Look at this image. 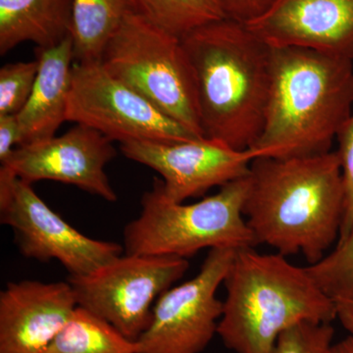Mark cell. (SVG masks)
<instances>
[{
	"label": "cell",
	"instance_id": "obj_1",
	"mask_svg": "<svg viewBox=\"0 0 353 353\" xmlns=\"http://www.w3.org/2000/svg\"><path fill=\"white\" fill-rule=\"evenodd\" d=\"M250 180L243 215L256 245L284 256L303 254L312 265L338 243L345 209L338 152L256 158Z\"/></svg>",
	"mask_w": 353,
	"mask_h": 353
},
{
	"label": "cell",
	"instance_id": "obj_2",
	"mask_svg": "<svg viewBox=\"0 0 353 353\" xmlns=\"http://www.w3.org/2000/svg\"><path fill=\"white\" fill-rule=\"evenodd\" d=\"M352 106V60L297 46L272 48L264 126L250 150L257 158L278 159L332 152Z\"/></svg>",
	"mask_w": 353,
	"mask_h": 353
},
{
	"label": "cell",
	"instance_id": "obj_3",
	"mask_svg": "<svg viewBox=\"0 0 353 353\" xmlns=\"http://www.w3.org/2000/svg\"><path fill=\"white\" fill-rule=\"evenodd\" d=\"M196 78L206 139L252 148L264 126L272 81V48L248 26L223 19L183 36Z\"/></svg>",
	"mask_w": 353,
	"mask_h": 353
},
{
	"label": "cell",
	"instance_id": "obj_4",
	"mask_svg": "<svg viewBox=\"0 0 353 353\" xmlns=\"http://www.w3.org/2000/svg\"><path fill=\"white\" fill-rule=\"evenodd\" d=\"M224 284L217 334L234 353H271L279 336L299 323L336 319V303L306 267L280 253L236 250Z\"/></svg>",
	"mask_w": 353,
	"mask_h": 353
},
{
	"label": "cell",
	"instance_id": "obj_5",
	"mask_svg": "<svg viewBox=\"0 0 353 353\" xmlns=\"http://www.w3.org/2000/svg\"><path fill=\"white\" fill-rule=\"evenodd\" d=\"M250 175L192 204L171 201L162 180L141 197V212L124 230L127 254L188 259L204 248H253L254 236L243 215Z\"/></svg>",
	"mask_w": 353,
	"mask_h": 353
},
{
	"label": "cell",
	"instance_id": "obj_6",
	"mask_svg": "<svg viewBox=\"0 0 353 353\" xmlns=\"http://www.w3.org/2000/svg\"><path fill=\"white\" fill-rule=\"evenodd\" d=\"M101 62L114 78L197 138H205L196 73L181 38L132 10L109 41Z\"/></svg>",
	"mask_w": 353,
	"mask_h": 353
},
{
	"label": "cell",
	"instance_id": "obj_7",
	"mask_svg": "<svg viewBox=\"0 0 353 353\" xmlns=\"http://www.w3.org/2000/svg\"><path fill=\"white\" fill-rule=\"evenodd\" d=\"M176 256L127 254L85 276H69L80 307L110 323L132 341H138L152 320L158 297L189 269Z\"/></svg>",
	"mask_w": 353,
	"mask_h": 353
},
{
	"label": "cell",
	"instance_id": "obj_8",
	"mask_svg": "<svg viewBox=\"0 0 353 353\" xmlns=\"http://www.w3.org/2000/svg\"><path fill=\"white\" fill-rule=\"evenodd\" d=\"M66 120L120 143L201 139L114 78L101 61L74 62Z\"/></svg>",
	"mask_w": 353,
	"mask_h": 353
},
{
	"label": "cell",
	"instance_id": "obj_9",
	"mask_svg": "<svg viewBox=\"0 0 353 353\" xmlns=\"http://www.w3.org/2000/svg\"><path fill=\"white\" fill-rule=\"evenodd\" d=\"M0 222L13 230L27 259H55L69 276H85L122 255L112 241L88 238L62 219L36 194L32 183L0 167Z\"/></svg>",
	"mask_w": 353,
	"mask_h": 353
},
{
	"label": "cell",
	"instance_id": "obj_10",
	"mask_svg": "<svg viewBox=\"0 0 353 353\" xmlns=\"http://www.w3.org/2000/svg\"><path fill=\"white\" fill-rule=\"evenodd\" d=\"M234 248H212L196 277L165 290L138 341V353H201L218 331L223 301L217 290L233 262Z\"/></svg>",
	"mask_w": 353,
	"mask_h": 353
},
{
	"label": "cell",
	"instance_id": "obj_11",
	"mask_svg": "<svg viewBox=\"0 0 353 353\" xmlns=\"http://www.w3.org/2000/svg\"><path fill=\"white\" fill-rule=\"evenodd\" d=\"M120 150L128 159L157 171L165 194L179 203L248 176L257 158L250 148L234 150L206 138L176 143L128 141L120 143Z\"/></svg>",
	"mask_w": 353,
	"mask_h": 353
},
{
	"label": "cell",
	"instance_id": "obj_12",
	"mask_svg": "<svg viewBox=\"0 0 353 353\" xmlns=\"http://www.w3.org/2000/svg\"><path fill=\"white\" fill-rule=\"evenodd\" d=\"M112 143L97 130L77 124L62 136L18 146L1 166L29 183H69L115 202L117 194L105 172L106 165L116 157Z\"/></svg>",
	"mask_w": 353,
	"mask_h": 353
},
{
	"label": "cell",
	"instance_id": "obj_13",
	"mask_svg": "<svg viewBox=\"0 0 353 353\" xmlns=\"http://www.w3.org/2000/svg\"><path fill=\"white\" fill-rule=\"evenodd\" d=\"M246 26L271 48H305L353 61V0H277Z\"/></svg>",
	"mask_w": 353,
	"mask_h": 353
},
{
	"label": "cell",
	"instance_id": "obj_14",
	"mask_svg": "<svg viewBox=\"0 0 353 353\" xmlns=\"http://www.w3.org/2000/svg\"><path fill=\"white\" fill-rule=\"evenodd\" d=\"M77 307L69 282L9 283L0 292V353H43Z\"/></svg>",
	"mask_w": 353,
	"mask_h": 353
},
{
	"label": "cell",
	"instance_id": "obj_15",
	"mask_svg": "<svg viewBox=\"0 0 353 353\" xmlns=\"http://www.w3.org/2000/svg\"><path fill=\"white\" fill-rule=\"evenodd\" d=\"M39 73L29 101L17 114L19 146L44 141L66 120L74 51L72 37L53 48H37Z\"/></svg>",
	"mask_w": 353,
	"mask_h": 353
},
{
	"label": "cell",
	"instance_id": "obj_16",
	"mask_svg": "<svg viewBox=\"0 0 353 353\" xmlns=\"http://www.w3.org/2000/svg\"><path fill=\"white\" fill-rule=\"evenodd\" d=\"M73 0H0V55L18 44L58 46L71 37Z\"/></svg>",
	"mask_w": 353,
	"mask_h": 353
},
{
	"label": "cell",
	"instance_id": "obj_17",
	"mask_svg": "<svg viewBox=\"0 0 353 353\" xmlns=\"http://www.w3.org/2000/svg\"><path fill=\"white\" fill-rule=\"evenodd\" d=\"M132 10L136 8L132 0H73L75 62L101 61L109 41Z\"/></svg>",
	"mask_w": 353,
	"mask_h": 353
},
{
	"label": "cell",
	"instance_id": "obj_18",
	"mask_svg": "<svg viewBox=\"0 0 353 353\" xmlns=\"http://www.w3.org/2000/svg\"><path fill=\"white\" fill-rule=\"evenodd\" d=\"M138 352V341L130 340L110 323L78 306L43 353Z\"/></svg>",
	"mask_w": 353,
	"mask_h": 353
},
{
	"label": "cell",
	"instance_id": "obj_19",
	"mask_svg": "<svg viewBox=\"0 0 353 353\" xmlns=\"http://www.w3.org/2000/svg\"><path fill=\"white\" fill-rule=\"evenodd\" d=\"M134 8L153 25L174 36L225 18L217 0H132Z\"/></svg>",
	"mask_w": 353,
	"mask_h": 353
},
{
	"label": "cell",
	"instance_id": "obj_20",
	"mask_svg": "<svg viewBox=\"0 0 353 353\" xmlns=\"http://www.w3.org/2000/svg\"><path fill=\"white\" fill-rule=\"evenodd\" d=\"M39 61L17 62L0 69V115H17L29 101L39 73Z\"/></svg>",
	"mask_w": 353,
	"mask_h": 353
},
{
	"label": "cell",
	"instance_id": "obj_21",
	"mask_svg": "<svg viewBox=\"0 0 353 353\" xmlns=\"http://www.w3.org/2000/svg\"><path fill=\"white\" fill-rule=\"evenodd\" d=\"M334 334L332 323H299L279 336L271 353H328Z\"/></svg>",
	"mask_w": 353,
	"mask_h": 353
},
{
	"label": "cell",
	"instance_id": "obj_22",
	"mask_svg": "<svg viewBox=\"0 0 353 353\" xmlns=\"http://www.w3.org/2000/svg\"><path fill=\"white\" fill-rule=\"evenodd\" d=\"M339 150L343 187H345V209L339 241L345 240L353 228V114L345 123L338 136Z\"/></svg>",
	"mask_w": 353,
	"mask_h": 353
},
{
	"label": "cell",
	"instance_id": "obj_23",
	"mask_svg": "<svg viewBox=\"0 0 353 353\" xmlns=\"http://www.w3.org/2000/svg\"><path fill=\"white\" fill-rule=\"evenodd\" d=\"M227 19L250 24L265 15L277 0H217Z\"/></svg>",
	"mask_w": 353,
	"mask_h": 353
},
{
	"label": "cell",
	"instance_id": "obj_24",
	"mask_svg": "<svg viewBox=\"0 0 353 353\" xmlns=\"http://www.w3.org/2000/svg\"><path fill=\"white\" fill-rule=\"evenodd\" d=\"M20 145V129L17 115H0V162H4Z\"/></svg>",
	"mask_w": 353,
	"mask_h": 353
},
{
	"label": "cell",
	"instance_id": "obj_25",
	"mask_svg": "<svg viewBox=\"0 0 353 353\" xmlns=\"http://www.w3.org/2000/svg\"><path fill=\"white\" fill-rule=\"evenodd\" d=\"M336 306V319L348 333L353 336V299L334 301Z\"/></svg>",
	"mask_w": 353,
	"mask_h": 353
},
{
	"label": "cell",
	"instance_id": "obj_26",
	"mask_svg": "<svg viewBox=\"0 0 353 353\" xmlns=\"http://www.w3.org/2000/svg\"><path fill=\"white\" fill-rule=\"evenodd\" d=\"M328 353H353L352 334H350L339 343H333Z\"/></svg>",
	"mask_w": 353,
	"mask_h": 353
}]
</instances>
